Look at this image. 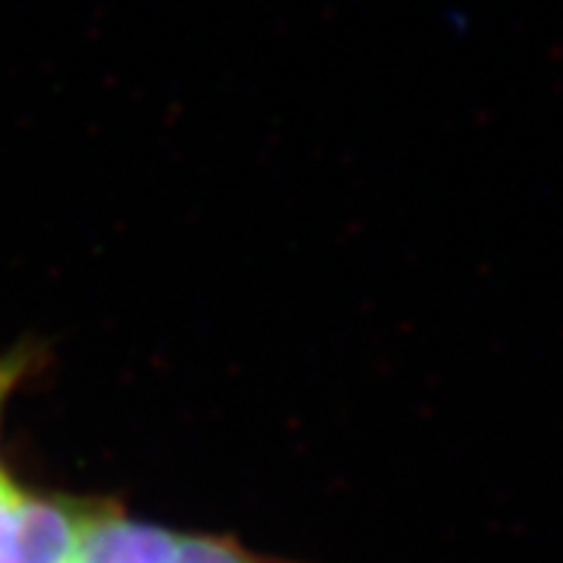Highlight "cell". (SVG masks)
<instances>
[{
  "instance_id": "obj_1",
  "label": "cell",
  "mask_w": 563,
  "mask_h": 563,
  "mask_svg": "<svg viewBox=\"0 0 563 563\" xmlns=\"http://www.w3.org/2000/svg\"><path fill=\"white\" fill-rule=\"evenodd\" d=\"M173 549L176 538L164 529L119 511H87L73 563H173Z\"/></svg>"
},
{
  "instance_id": "obj_2",
  "label": "cell",
  "mask_w": 563,
  "mask_h": 563,
  "mask_svg": "<svg viewBox=\"0 0 563 563\" xmlns=\"http://www.w3.org/2000/svg\"><path fill=\"white\" fill-rule=\"evenodd\" d=\"M84 509L60 500H26L18 497L12 511V541L18 563H73Z\"/></svg>"
},
{
  "instance_id": "obj_3",
  "label": "cell",
  "mask_w": 563,
  "mask_h": 563,
  "mask_svg": "<svg viewBox=\"0 0 563 563\" xmlns=\"http://www.w3.org/2000/svg\"><path fill=\"white\" fill-rule=\"evenodd\" d=\"M173 563H253L233 541L219 538H176Z\"/></svg>"
},
{
  "instance_id": "obj_4",
  "label": "cell",
  "mask_w": 563,
  "mask_h": 563,
  "mask_svg": "<svg viewBox=\"0 0 563 563\" xmlns=\"http://www.w3.org/2000/svg\"><path fill=\"white\" fill-rule=\"evenodd\" d=\"M0 563H18L15 561V541H12V515H9V518L0 523Z\"/></svg>"
},
{
  "instance_id": "obj_5",
  "label": "cell",
  "mask_w": 563,
  "mask_h": 563,
  "mask_svg": "<svg viewBox=\"0 0 563 563\" xmlns=\"http://www.w3.org/2000/svg\"><path fill=\"white\" fill-rule=\"evenodd\" d=\"M18 492L12 489V483H3V486H0V523H3V520L9 518V515H12V509H15V504H18Z\"/></svg>"
},
{
  "instance_id": "obj_6",
  "label": "cell",
  "mask_w": 563,
  "mask_h": 563,
  "mask_svg": "<svg viewBox=\"0 0 563 563\" xmlns=\"http://www.w3.org/2000/svg\"><path fill=\"white\" fill-rule=\"evenodd\" d=\"M3 483H7V477H3V475H0V486H3Z\"/></svg>"
}]
</instances>
